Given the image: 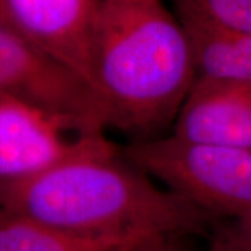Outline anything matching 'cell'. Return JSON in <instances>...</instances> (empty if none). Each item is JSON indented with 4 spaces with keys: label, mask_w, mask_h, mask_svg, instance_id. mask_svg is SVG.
Here are the masks:
<instances>
[{
    "label": "cell",
    "mask_w": 251,
    "mask_h": 251,
    "mask_svg": "<svg viewBox=\"0 0 251 251\" xmlns=\"http://www.w3.org/2000/svg\"><path fill=\"white\" fill-rule=\"evenodd\" d=\"M0 208L87 236L166 237L206 216L122 159L103 134L25 179L0 183Z\"/></svg>",
    "instance_id": "6da1fadb"
},
{
    "label": "cell",
    "mask_w": 251,
    "mask_h": 251,
    "mask_svg": "<svg viewBox=\"0 0 251 251\" xmlns=\"http://www.w3.org/2000/svg\"><path fill=\"white\" fill-rule=\"evenodd\" d=\"M91 72L110 127L138 134L173 123L197 80L186 29L161 0H100Z\"/></svg>",
    "instance_id": "7a4b0ae2"
},
{
    "label": "cell",
    "mask_w": 251,
    "mask_h": 251,
    "mask_svg": "<svg viewBox=\"0 0 251 251\" xmlns=\"http://www.w3.org/2000/svg\"><path fill=\"white\" fill-rule=\"evenodd\" d=\"M125 159L202 215L251 214V150L152 135L128 145Z\"/></svg>",
    "instance_id": "3957f363"
},
{
    "label": "cell",
    "mask_w": 251,
    "mask_h": 251,
    "mask_svg": "<svg viewBox=\"0 0 251 251\" xmlns=\"http://www.w3.org/2000/svg\"><path fill=\"white\" fill-rule=\"evenodd\" d=\"M0 97L38 109L74 135L103 134L109 116L77 74L0 21Z\"/></svg>",
    "instance_id": "277c9868"
},
{
    "label": "cell",
    "mask_w": 251,
    "mask_h": 251,
    "mask_svg": "<svg viewBox=\"0 0 251 251\" xmlns=\"http://www.w3.org/2000/svg\"><path fill=\"white\" fill-rule=\"evenodd\" d=\"M99 4L100 0H3V23L94 91L91 45Z\"/></svg>",
    "instance_id": "5b68a950"
},
{
    "label": "cell",
    "mask_w": 251,
    "mask_h": 251,
    "mask_svg": "<svg viewBox=\"0 0 251 251\" xmlns=\"http://www.w3.org/2000/svg\"><path fill=\"white\" fill-rule=\"evenodd\" d=\"M171 134L193 143L251 150V85L197 77Z\"/></svg>",
    "instance_id": "8992f818"
},
{
    "label": "cell",
    "mask_w": 251,
    "mask_h": 251,
    "mask_svg": "<svg viewBox=\"0 0 251 251\" xmlns=\"http://www.w3.org/2000/svg\"><path fill=\"white\" fill-rule=\"evenodd\" d=\"M67 134L66 128L38 109L0 97V183L44 171L78 150L87 137Z\"/></svg>",
    "instance_id": "52a82bcc"
},
{
    "label": "cell",
    "mask_w": 251,
    "mask_h": 251,
    "mask_svg": "<svg viewBox=\"0 0 251 251\" xmlns=\"http://www.w3.org/2000/svg\"><path fill=\"white\" fill-rule=\"evenodd\" d=\"M175 11L190 39L197 77L251 85V34L218 25L180 0Z\"/></svg>",
    "instance_id": "ba28073f"
},
{
    "label": "cell",
    "mask_w": 251,
    "mask_h": 251,
    "mask_svg": "<svg viewBox=\"0 0 251 251\" xmlns=\"http://www.w3.org/2000/svg\"><path fill=\"white\" fill-rule=\"evenodd\" d=\"M150 237L159 236L72 233L34 218L0 208V251H97Z\"/></svg>",
    "instance_id": "9c48e42d"
},
{
    "label": "cell",
    "mask_w": 251,
    "mask_h": 251,
    "mask_svg": "<svg viewBox=\"0 0 251 251\" xmlns=\"http://www.w3.org/2000/svg\"><path fill=\"white\" fill-rule=\"evenodd\" d=\"M198 14L229 29L251 34V0H180Z\"/></svg>",
    "instance_id": "30bf717a"
},
{
    "label": "cell",
    "mask_w": 251,
    "mask_h": 251,
    "mask_svg": "<svg viewBox=\"0 0 251 251\" xmlns=\"http://www.w3.org/2000/svg\"><path fill=\"white\" fill-rule=\"evenodd\" d=\"M209 251H251V226L237 219L218 227L212 234Z\"/></svg>",
    "instance_id": "8fae6325"
},
{
    "label": "cell",
    "mask_w": 251,
    "mask_h": 251,
    "mask_svg": "<svg viewBox=\"0 0 251 251\" xmlns=\"http://www.w3.org/2000/svg\"><path fill=\"white\" fill-rule=\"evenodd\" d=\"M163 237H151L143 242L134 251H159V246Z\"/></svg>",
    "instance_id": "7c38bea8"
},
{
    "label": "cell",
    "mask_w": 251,
    "mask_h": 251,
    "mask_svg": "<svg viewBox=\"0 0 251 251\" xmlns=\"http://www.w3.org/2000/svg\"><path fill=\"white\" fill-rule=\"evenodd\" d=\"M151 239V237H150ZM148 239H141V240H134V242L125 243V244H119L115 247H109V249H103V250H97V251H134L140 244Z\"/></svg>",
    "instance_id": "4fadbf2b"
},
{
    "label": "cell",
    "mask_w": 251,
    "mask_h": 251,
    "mask_svg": "<svg viewBox=\"0 0 251 251\" xmlns=\"http://www.w3.org/2000/svg\"><path fill=\"white\" fill-rule=\"evenodd\" d=\"M165 239H166V237H163V239H162L161 246H159V251H187V250H180V249L175 247V246H169V244H166Z\"/></svg>",
    "instance_id": "5bb4252c"
},
{
    "label": "cell",
    "mask_w": 251,
    "mask_h": 251,
    "mask_svg": "<svg viewBox=\"0 0 251 251\" xmlns=\"http://www.w3.org/2000/svg\"><path fill=\"white\" fill-rule=\"evenodd\" d=\"M239 221H243L244 224H247L249 226H251V214H250V215L246 216V218H243V219H239Z\"/></svg>",
    "instance_id": "9a60e30c"
},
{
    "label": "cell",
    "mask_w": 251,
    "mask_h": 251,
    "mask_svg": "<svg viewBox=\"0 0 251 251\" xmlns=\"http://www.w3.org/2000/svg\"><path fill=\"white\" fill-rule=\"evenodd\" d=\"M0 21H3V0H0Z\"/></svg>",
    "instance_id": "2e32d148"
}]
</instances>
